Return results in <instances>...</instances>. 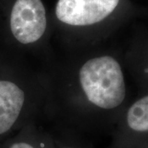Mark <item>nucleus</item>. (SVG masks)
<instances>
[{"label": "nucleus", "instance_id": "39448f33", "mask_svg": "<svg viewBox=\"0 0 148 148\" xmlns=\"http://www.w3.org/2000/svg\"><path fill=\"white\" fill-rule=\"evenodd\" d=\"M27 88L10 80H0V138L21 124L23 111L31 101Z\"/></svg>", "mask_w": 148, "mask_h": 148}, {"label": "nucleus", "instance_id": "f03ea898", "mask_svg": "<svg viewBox=\"0 0 148 148\" xmlns=\"http://www.w3.org/2000/svg\"><path fill=\"white\" fill-rule=\"evenodd\" d=\"M10 30L16 41L32 45L41 40L47 28L46 10L41 0H16L9 18Z\"/></svg>", "mask_w": 148, "mask_h": 148}, {"label": "nucleus", "instance_id": "f257e3e1", "mask_svg": "<svg viewBox=\"0 0 148 148\" xmlns=\"http://www.w3.org/2000/svg\"><path fill=\"white\" fill-rule=\"evenodd\" d=\"M74 90L99 118L120 108L127 97L121 64L114 56L100 53L86 58L74 74Z\"/></svg>", "mask_w": 148, "mask_h": 148}, {"label": "nucleus", "instance_id": "7ed1b4c3", "mask_svg": "<svg viewBox=\"0 0 148 148\" xmlns=\"http://www.w3.org/2000/svg\"><path fill=\"white\" fill-rule=\"evenodd\" d=\"M148 145V94L127 108L110 148H144Z\"/></svg>", "mask_w": 148, "mask_h": 148}, {"label": "nucleus", "instance_id": "1a4fd4ad", "mask_svg": "<svg viewBox=\"0 0 148 148\" xmlns=\"http://www.w3.org/2000/svg\"><path fill=\"white\" fill-rule=\"evenodd\" d=\"M144 148H148V145H147V147H144Z\"/></svg>", "mask_w": 148, "mask_h": 148}, {"label": "nucleus", "instance_id": "20e7f679", "mask_svg": "<svg viewBox=\"0 0 148 148\" xmlns=\"http://www.w3.org/2000/svg\"><path fill=\"white\" fill-rule=\"evenodd\" d=\"M120 0H58L55 15L59 21L71 27H89L104 21Z\"/></svg>", "mask_w": 148, "mask_h": 148}, {"label": "nucleus", "instance_id": "423d86ee", "mask_svg": "<svg viewBox=\"0 0 148 148\" xmlns=\"http://www.w3.org/2000/svg\"><path fill=\"white\" fill-rule=\"evenodd\" d=\"M3 148H54L52 135L29 123Z\"/></svg>", "mask_w": 148, "mask_h": 148}, {"label": "nucleus", "instance_id": "6e6552de", "mask_svg": "<svg viewBox=\"0 0 148 148\" xmlns=\"http://www.w3.org/2000/svg\"><path fill=\"white\" fill-rule=\"evenodd\" d=\"M145 72H146V73L148 77V63H147V67H146V69H145Z\"/></svg>", "mask_w": 148, "mask_h": 148}, {"label": "nucleus", "instance_id": "0eeeda50", "mask_svg": "<svg viewBox=\"0 0 148 148\" xmlns=\"http://www.w3.org/2000/svg\"><path fill=\"white\" fill-rule=\"evenodd\" d=\"M51 135L54 148H91L87 143L75 136L73 132H66V133L59 134L58 136Z\"/></svg>", "mask_w": 148, "mask_h": 148}]
</instances>
